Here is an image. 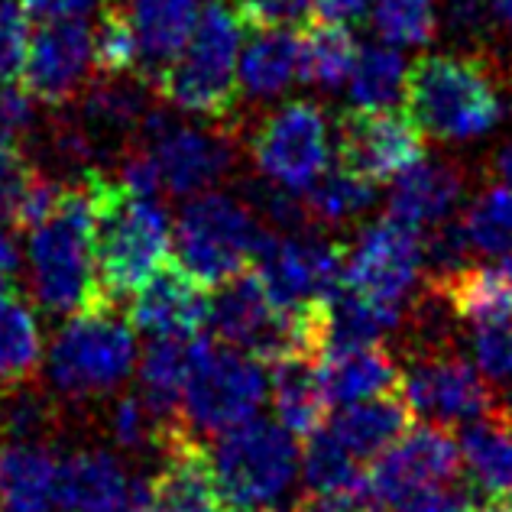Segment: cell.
I'll use <instances>...</instances> for the list:
<instances>
[{
    "instance_id": "cell-33",
    "label": "cell",
    "mask_w": 512,
    "mask_h": 512,
    "mask_svg": "<svg viewBox=\"0 0 512 512\" xmlns=\"http://www.w3.org/2000/svg\"><path fill=\"white\" fill-rule=\"evenodd\" d=\"M357 49L360 46L354 43V33L347 30V23H308V30L302 33V82L325 91L347 85Z\"/></svg>"
},
{
    "instance_id": "cell-13",
    "label": "cell",
    "mask_w": 512,
    "mask_h": 512,
    "mask_svg": "<svg viewBox=\"0 0 512 512\" xmlns=\"http://www.w3.org/2000/svg\"><path fill=\"white\" fill-rule=\"evenodd\" d=\"M143 146L159 169L163 192L195 198L227 179L237 159V137L227 127L172 124L166 114L150 111L143 120Z\"/></svg>"
},
{
    "instance_id": "cell-24",
    "label": "cell",
    "mask_w": 512,
    "mask_h": 512,
    "mask_svg": "<svg viewBox=\"0 0 512 512\" xmlns=\"http://www.w3.org/2000/svg\"><path fill=\"white\" fill-rule=\"evenodd\" d=\"M127 493V470L107 451H75L59 464V512H117Z\"/></svg>"
},
{
    "instance_id": "cell-38",
    "label": "cell",
    "mask_w": 512,
    "mask_h": 512,
    "mask_svg": "<svg viewBox=\"0 0 512 512\" xmlns=\"http://www.w3.org/2000/svg\"><path fill=\"white\" fill-rule=\"evenodd\" d=\"M179 428H188V425L163 422L143 396H124V399H117V406L111 409V435L120 448H127V451L163 448L166 438Z\"/></svg>"
},
{
    "instance_id": "cell-16",
    "label": "cell",
    "mask_w": 512,
    "mask_h": 512,
    "mask_svg": "<svg viewBox=\"0 0 512 512\" xmlns=\"http://www.w3.org/2000/svg\"><path fill=\"white\" fill-rule=\"evenodd\" d=\"M88 69H94L91 26L82 17L46 20L36 23L26 43L20 88L39 104L65 107L82 98L88 88Z\"/></svg>"
},
{
    "instance_id": "cell-5",
    "label": "cell",
    "mask_w": 512,
    "mask_h": 512,
    "mask_svg": "<svg viewBox=\"0 0 512 512\" xmlns=\"http://www.w3.org/2000/svg\"><path fill=\"white\" fill-rule=\"evenodd\" d=\"M266 231L269 227L247 201L224 192H201L188 198L172 227V253L185 273L214 289L247 273Z\"/></svg>"
},
{
    "instance_id": "cell-30",
    "label": "cell",
    "mask_w": 512,
    "mask_h": 512,
    "mask_svg": "<svg viewBox=\"0 0 512 512\" xmlns=\"http://www.w3.org/2000/svg\"><path fill=\"white\" fill-rule=\"evenodd\" d=\"M370 464H363L328 425L308 435L302 454L305 490L318 496H370L367 493Z\"/></svg>"
},
{
    "instance_id": "cell-35",
    "label": "cell",
    "mask_w": 512,
    "mask_h": 512,
    "mask_svg": "<svg viewBox=\"0 0 512 512\" xmlns=\"http://www.w3.org/2000/svg\"><path fill=\"white\" fill-rule=\"evenodd\" d=\"M464 231L470 247L483 256L512 253V188L503 182L483 185L464 211Z\"/></svg>"
},
{
    "instance_id": "cell-46",
    "label": "cell",
    "mask_w": 512,
    "mask_h": 512,
    "mask_svg": "<svg viewBox=\"0 0 512 512\" xmlns=\"http://www.w3.org/2000/svg\"><path fill=\"white\" fill-rule=\"evenodd\" d=\"M23 7H26V13H30V20L46 23V20L85 17L88 10L101 7V0H23Z\"/></svg>"
},
{
    "instance_id": "cell-51",
    "label": "cell",
    "mask_w": 512,
    "mask_h": 512,
    "mask_svg": "<svg viewBox=\"0 0 512 512\" xmlns=\"http://www.w3.org/2000/svg\"><path fill=\"white\" fill-rule=\"evenodd\" d=\"M490 172H493V182H503L512 188V143L500 146V150L490 156Z\"/></svg>"
},
{
    "instance_id": "cell-50",
    "label": "cell",
    "mask_w": 512,
    "mask_h": 512,
    "mask_svg": "<svg viewBox=\"0 0 512 512\" xmlns=\"http://www.w3.org/2000/svg\"><path fill=\"white\" fill-rule=\"evenodd\" d=\"M117 512H166V509L156 503V496H153L150 480H140V483H130L127 503L120 506Z\"/></svg>"
},
{
    "instance_id": "cell-36",
    "label": "cell",
    "mask_w": 512,
    "mask_h": 512,
    "mask_svg": "<svg viewBox=\"0 0 512 512\" xmlns=\"http://www.w3.org/2000/svg\"><path fill=\"white\" fill-rule=\"evenodd\" d=\"M94 72L104 78H137L140 52L120 0H101L98 26L91 30Z\"/></svg>"
},
{
    "instance_id": "cell-22",
    "label": "cell",
    "mask_w": 512,
    "mask_h": 512,
    "mask_svg": "<svg viewBox=\"0 0 512 512\" xmlns=\"http://www.w3.org/2000/svg\"><path fill=\"white\" fill-rule=\"evenodd\" d=\"M321 376H325L331 406H354V402L402 389V363L383 344L328 350L321 357Z\"/></svg>"
},
{
    "instance_id": "cell-9",
    "label": "cell",
    "mask_w": 512,
    "mask_h": 512,
    "mask_svg": "<svg viewBox=\"0 0 512 512\" xmlns=\"http://www.w3.org/2000/svg\"><path fill=\"white\" fill-rule=\"evenodd\" d=\"M334 156V127L315 101H286L250 133V159L260 179L305 192Z\"/></svg>"
},
{
    "instance_id": "cell-47",
    "label": "cell",
    "mask_w": 512,
    "mask_h": 512,
    "mask_svg": "<svg viewBox=\"0 0 512 512\" xmlns=\"http://www.w3.org/2000/svg\"><path fill=\"white\" fill-rule=\"evenodd\" d=\"M292 512H380L370 496H318L305 493Z\"/></svg>"
},
{
    "instance_id": "cell-4",
    "label": "cell",
    "mask_w": 512,
    "mask_h": 512,
    "mask_svg": "<svg viewBox=\"0 0 512 512\" xmlns=\"http://www.w3.org/2000/svg\"><path fill=\"white\" fill-rule=\"evenodd\" d=\"M240 43L244 23L231 0H208L182 56L153 78L150 91L179 111L227 120L240 98Z\"/></svg>"
},
{
    "instance_id": "cell-6",
    "label": "cell",
    "mask_w": 512,
    "mask_h": 512,
    "mask_svg": "<svg viewBox=\"0 0 512 512\" xmlns=\"http://www.w3.org/2000/svg\"><path fill=\"white\" fill-rule=\"evenodd\" d=\"M111 305L69 315L49 347V376L65 399L111 396L137 367V334Z\"/></svg>"
},
{
    "instance_id": "cell-23",
    "label": "cell",
    "mask_w": 512,
    "mask_h": 512,
    "mask_svg": "<svg viewBox=\"0 0 512 512\" xmlns=\"http://www.w3.org/2000/svg\"><path fill=\"white\" fill-rule=\"evenodd\" d=\"M457 321L512 318V253L493 256L487 263L461 266L451 276L428 279Z\"/></svg>"
},
{
    "instance_id": "cell-25",
    "label": "cell",
    "mask_w": 512,
    "mask_h": 512,
    "mask_svg": "<svg viewBox=\"0 0 512 512\" xmlns=\"http://www.w3.org/2000/svg\"><path fill=\"white\" fill-rule=\"evenodd\" d=\"M269 393H273V409L279 422L295 438H308L315 428L328 422L331 399L325 389V376H321V357L292 354L286 360H276Z\"/></svg>"
},
{
    "instance_id": "cell-43",
    "label": "cell",
    "mask_w": 512,
    "mask_h": 512,
    "mask_svg": "<svg viewBox=\"0 0 512 512\" xmlns=\"http://www.w3.org/2000/svg\"><path fill=\"white\" fill-rule=\"evenodd\" d=\"M244 30H269V26H292L312 17V0H231Z\"/></svg>"
},
{
    "instance_id": "cell-42",
    "label": "cell",
    "mask_w": 512,
    "mask_h": 512,
    "mask_svg": "<svg viewBox=\"0 0 512 512\" xmlns=\"http://www.w3.org/2000/svg\"><path fill=\"white\" fill-rule=\"evenodd\" d=\"M30 43V13L23 0H0V82H13Z\"/></svg>"
},
{
    "instance_id": "cell-18",
    "label": "cell",
    "mask_w": 512,
    "mask_h": 512,
    "mask_svg": "<svg viewBox=\"0 0 512 512\" xmlns=\"http://www.w3.org/2000/svg\"><path fill=\"white\" fill-rule=\"evenodd\" d=\"M159 451H163V464L150 480L159 506L166 512H227L211 454L192 428L172 431Z\"/></svg>"
},
{
    "instance_id": "cell-32",
    "label": "cell",
    "mask_w": 512,
    "mask_h": 512,
    "mask_svg": "<svg viewBox=\"0 0 512 512\" xmlns=\"http://www.w3.org/2000/svg\"><path fill=\"white\" fill-rule=\"evenodd\" d=\"M302 201L308 208V218L315 227H347L357 221L360 214H367L376 201V182L363 179L344 163H331L302 192Z\"/></svg>"
},
{
    "instance_id": "cell-14",
    "label": "cell",
    "mask_w": 512,
    "mask_h": 512,
    "mask_svg": "<svg viewBox=\"0 0 512 512\" xmlns=\"http://www.w3.org/2000/svg\"><path fill=\"white\" fill-rule=\"evenodd\" d=\"M402 396L415 415L435 425H467L503 406L487 376L454 347L409 354V363H402Z\"/></svg>"
},
{
    "instance_id": "cell-41",
    "label": "cell",
    "mask_w": 512,
    "mask_h": 512,
    "mask_svg": "<svg viewBox=\"0 0 512 512\" xmlns=\"http://www.w3.org/2000/svg\"><path fill=\"white\" fill-rule=\"evenodd\" d=\"M470 253H474V247H470L461 221H441L425 237V266L431 269V279L457 273L461 266H467Z\"/></svg>"
},
{
    "instance_id": "cell-34",
    "label": "cell",
    "mask_w": 512,
    "mask_h": 512,
    "mask_svg": "<svg viewBox=\"0 0 512 512\" xmlns=\"http://www.w3.org/2000/svg\"><path fill=\"white\" fill-rule=\"evenodd\" d=\"M409 65L402 49L389 43H370L357 49L354 69L347 75V94L357 107H393L406 91Z\"/></svg>"
},
{
    "instance_id": "cell-37",
    "label": "cell",
    "mask_w": 512,
    "mask_h": 512,
    "mask_svg": "<svg viewBox=\"0 0 512 512\" xmlns=\"http://www.w3.org/2000/svg\"><path fill=\"white\" fill-rule=\"evenodd\" d=\"M370 17L383 43L419 49L438 33V0H370Z\"/></svg>"
},
{
    "instance_id": "cell-29",
    "label": "cell",
    "mask_w": 512,
    "mask_h": 512,
    "mask_svg": "<svg viewBox=\"0 0 512 512\" xmlns=\"http://www.w3.org/2000/svg\"><path fill=\"white\" fill-rule=\"evenodd\" d=\"M461 457L483 493L512 496V419L500 406L461 428Z\"/></svg>"
},
{
    "instance_id": "cell-52",
    "label": "cell",
    "mask_w": 512,
    "mask_h": 512,
    "mask_svg": "<svg viewBox=\"0 0 512 512\" xmlns=\"http://www.w3.org/2000/svg\"><path fill=\"white\" fill-rule=\"evenodd\" d=\"M467 512H512V496H483V500H470Z\"/></svg>"
},
{
    "instance_id": "cell-11",
    "label": "cell",
    "mask_w": 512,
    "mask_h": 512,
    "mask_svg": "<svg viewBox=\"0 0 512 512\" xmlns=\"http://www.w3.org/2000/svg\"><path fill=\"white\" fill-rule=\"evenodd\" d=\"M461 477V444H457L444 425H419L409 428L399 441L370 464L367 493L370 500L399 512L428 493L448 490Z\"/></svg>"
},
{
    "instance_id": "cell-40",
    "label": "cell",
    "mask_w": 512,
    "mask_h": 512,
    "mask_svg": "<svg viewBox=\"0 0 512 512\" xmlns=\"http://www.w3.org/2000/svg\"><path fill=\"white\" fill-rule=\"evenodd\" d=\"M39 179V169L26 159L20 146H4L0 143V224H13L30 198L33 185Z\"/></svg>"
},
{
    "instance_id": "cell-39",
    "label": "cell",
    "mask_w": 512,
    "mask_h": 512,
    "mask_svg": "<svg viewBox=\"0 0 512 512\" xmlns=\"http://www.w3.org/2000/svg\"><path fill=\"white\" fill-rule=\"evenodd\" d=\"M470 354L493 383L512 380V318L470 321Z\"/></svg>"
},
{
    "instance_id": "cell-17",
    "label": "cell",
    "mask_w": 512,
    "mask_h": 512,
    "mask_svg": "<svg viewBox=\"0 0 512 512\" xmlns=\"http://www.w3.org/2000/svg\"><path fill=\"white\" fill-rule=\"evenodd\" d=\"M208 302L205 286L192 273L166 263L130 295L127 321L150 338H198L208 325Z\"/></svg>"
},
{
    "instance_id": "cell-45",
    "label": "cell",
    "mask_w": 512,
    "mask_h": 512,
    "mask_svg": "<svg viewBox=\"0 0 512 512\" xmlns=\"http://www.w3.org/2000/svg\"><path fill=\"white\" fill-rule=\"evenodd\" d=\"M49 425V409L36 396H17L4 412V431L7 438L39 441V431Z\"/></svg>"
},
{
    "instance_id": "cell-54",
    "label": "cell",
    "mask_w": 512,
    "mask_h": 512,
    "mask_svg": "<svg viewBox=\"0 0 512 512\" xmlns=\"http://www.w3.org/2000/svg\"><path fill=\"white\" fill-rule=\"evenodd\" d=\"M503 409L509 412V419H512V380H509V393H506V399H503Z\"/></svg>"
},
{
    "instance_id": "cell-48",
    "label": "cell",
    "mask_w": 512,
    "mask_h": 512,
    "mask_svg": "<svg viewBox=\"0 0 512 512\" xmlns=\"http://www.w3.org/2000/svg\"><path fill=\"white\" fill-rule=\"evenodd\" d=\"M370 10V0H312V13L318 20H331V23H354L363 13Z\"/></svg>"
},
{
    "instance_id": "cell-1",
    "label": "cell",
    "mask_w": 512,
    "mask_h": 512,
    "mask_svg": "<svg viewBox=\"0 0 512 512\" xmlns=\"http://www.w3.org/2000/svg\"><path fill=\"white\" fill-rule=\"evenodd\" d=\"M98 169H85L75 182L62 185L56 205L30 231V289L39 308L75 315L111 299L101 289L98 253Z\"/></svg>"
},
{
    "instance_id": "cell-26",
    "label": "cell",
    "mask_w": 512,
    "mask_h": 512,
    "mask_svg": "<svg viewBox=\"0 0 512 512\" xmlns=\"http://www.w3.org/2000/svg\"><path fill=\"white\" fill-rule=\"evenodd\" d=\"M250 43L240 49V91L247 98H279L302 82V36L292 26L250 30Z\"/></svg>"
},
{
    "instance_id": "cell-27",
    "label": "cell",
    "mask_w": 512,
    "mask_h": 512,
    "mask_svg": "<svg viewBox=\"0 0 512 512\" xmlns=\"http://www.w3.org/2000/svg\"><path fill=\"white\" fill-rule=\"evenodd\" d=\"M412 415L415 412L409 406V399L399 389V393L389 396L341 406V412L325 425L347 444V451H354L363 464H373L389 444L399 441L412 428Z\"/></svg>"
},
{
    "instance_id": "cell-3",
    "label": "cell",
    "mask_w": 512,
    "mask_h": 512,
    "mask_svg": "<svg viewBox=\"0 0 512 512\" xmlns=\"http://www.w3.org/2000/svg\"><path fill=\"white\" fill-rule=\"evenodd\" d=\"M94 253L107 299L133 295L172 256V224L166 208L150 195H137L98 169V224Z\"/></svg>"
},
{
    "instance_id": "cell-53",
    "label": "cell",
    "mask_w": 512,
    "mask_h": 512,
    "mask_svg": "<svg viewBox=\"0 0 512 512\" xmlns=\"http://www.w3.org/2000/svg\"><path fill=\"white\" fill-rule=\"evenodd\" d=\"M240 512H289V509H276V506H253V509H240Z\"/></svg>"
},
{
    "instance_id": "cell-7",
    "label": "cell",
    "mask_w": 512,
    "mask_h": 512,
    "mask_svg": "<svg viewBox=\"0 0 512 512\" xmlns=\"http://www.w3.org/2000/svg\"><path fill=\"white\" fill-rule=\"evenodd\" d=\"M211 467L227 512H240L279 500L299 474L302 451L282 422L250 419L221 431Z\"/></svg>"
},
{
    "instance_id": "cell-10",
    "label": "cell",
    "mask_w": 512,
    "mask_h": 512,
    "mask_svg": "<svg viewBox=\"0 0 512 512\" xmlns=\"http://www.w3.org/2000/svg\"><path fill=\"white\" fill-rule=\"evenodd\" d=\"M347 247L312 231H273L256 250L253 273L279 308L325 302L344 282Z\"/></svg>"
},
{
    "instance_id": "cell-28",
    "label": "cell",
    "mask_w": 512,
    "mask_h": 512,
    "mask_svg": "<svg viewBox=\"0 0 512 512\" xmlns=\"http://www.w3.org/2000/svg\"><path fill=\"white\" fill-rule=\"evenodd\" d=\"M201 338H156L140 360V396L169 425L182 422V393L198 360Z\"/></svg>"
},
{
    "instance_id": "cell-49",
    "label": "cell",
    "mask_w": 512,
    "mask_h": 512,
    "mask_svg": "<svg viewBox=\"0 0 512 512\" xmlns=\"http://www.w3.org/2000/svg\"><path fill=\"white\" fill-rule=\"evenodd\" d=\"M20 273V250H17V240L13 234H7L0 227V292H10L13 289V279Z\"/></svg>"
},
{
    "instance_id": "cell-44",
    "label": "cell",
    "mask_w": 512,
    "mask_h": 512,
    "mask_svg": "<svg viewBox=\"0 0 512 512\" xmlns=\"http://www.w3.org/2000/svg\"><path fill=\"white\" fill-rule=\"evenodd\" d=\"M33 127V98L20 85L0 82V143L20 146Z\"/></svg>"
},
{
    "instance_id": "cell-2",
    "label": "cell",
    "mask_w": 512,
    "mask_h": 512,
    "mask_svg": "<svg viewBox=\"0 0 512 512\" xmlns=\"http://www.w3.org/2000/svg\"><path fill=\"white\" fill-rule=\"evenodd\" d=\"M402 104L412 124L438 143H467L503 120L496 72L470 52H431L409 65Z\"/></svg>"
},
{
    "instance_id": "cell-20",
    "label": "cell",
    "mask_w": 512,
    "mask_h": 512,
    "mask_svg": "<svg viewBox=\"0 0 512 512\" xmlns=\"http://www.w3.org/2000/svg\"><path fill=\"white\" fill-rule=\"evenodd\" d=\"M120 7L127 13L140 52L137 82L153 85V78L169 69L188 46L201 17V4L198 0H120Z\"/></svg>"
},
{
    "instance_id": "cell-8",
    "label": "cell",
    "mask_w": 512,
    "mask_h": 512,
    "mask_svg": "<svg viewBox=\"0 0 512 512\" xmlns=\"http://www.w3.org/2000/svg\"><path fill=\"white\" fill-rule=\"evenodd\" d=\"M269 396V376L263 363L237 347L201 338L198 360L182 393V422L201 435L256 419Z\"/></svg>"
},
{
    "instance_id": "cell-15",
    "label": "cell",
    "mask_w": 512,
    "mask_h": 512,
    "mask_svg": "<svg viewBox=\"0 0 512 512\" xmlns=\"http://www.w3.org/2000/svg\"><path fill=\"white\" fill-rule=\"evenodd\" d=\"M338 163L350 166L370 182H393L425 156V133L409 114L389 107H354L334 127Z\"/></svg>"
},
{
    "instance_id": "cell-12",
    "label": "cell",
    "mask_w": 512,
    "mask_h": 512,
    "mask_svg": "<svg viewBox=\"0 0 512 512\" xmlns=\"http://www.w3.org/2000/svg\"><path fill=\"white\" fill-rule=\"evenodd\" d=\"M425 276V240L422 231L396 218H380L360 227L354 244L347 247L344 286L367 295V299L409 308Z\"/></svg>"
},
{
    "instance_id": "cell-31",
    "label": "cell",
    "mask_w": 512,
    "mask_h": 512,
    "mask_svg": "<svg viewBox=\"0 0 512 512\" xmlns=\"http://www.w3.org/2000/svg\"><path fill=\"white\" fill-rule=\"evenodd\" d=\"M43 363V331L36 312L17 292H0V383L23 389Z\"/></svg>"
},
{
    "instance_id": "cell-21",
    "label": "cell",
    "mask_w": 512,
    "mask_h": 512,
    "mask_svg": "<svg viewBox=\"0 0 512 512\" xmlns=\"http://www.w3.org/2000/svg\"><path fill=\"white\" fill-rule=\"evenodd\" d=\"M59 457L43 441H0V512L59 509Z\"/></svg>"
},
{
    "instance_id": "cell-19",
    "label": "cell",
    "mask_w": 512,
    "mask_h": 512,
    "mask_svg": "<svg viewBox=\"0 0 512 512\" xmlns=\"http://www.w3.org/2000/svg\"><path fill=\"white\" fill-rule=\"evenodd\" d=\"M467 175L461 163L451 159H419L393 179L386 198V214L415 231H431L451 218L457 201L464 195Z\"/></svg>"
}]
</instances>
